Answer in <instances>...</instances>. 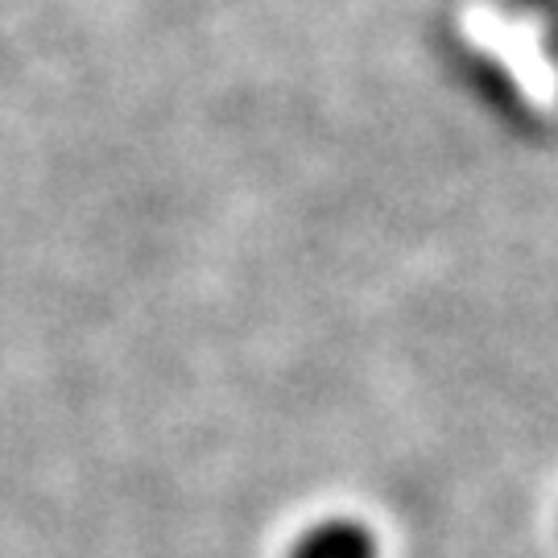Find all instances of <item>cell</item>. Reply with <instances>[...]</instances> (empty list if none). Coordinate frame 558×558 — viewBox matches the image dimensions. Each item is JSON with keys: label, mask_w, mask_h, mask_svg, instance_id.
I'll list each match as a JSON object with an SVG mask.
<instances>
[{"label": "cell", "mask_w": 558, "mask_h": 558, "mask_svg": "<svg viewBox=\"0 0 558 558\" xmlns=\"http://www.w3.org/2000/svg\"><path fill=\"white\" fill-rule=\"evenodd\" d=\"M286 558H380L377 534L356 518L311 521L299 538L290 542Z\"/></svg>", "instance_id": "cell-1"}, {"label": "cell", "mask_w": 558, "mask_h": 558, "mask_svg": "<svg viewBox=\"0 0 558 558\" xmlns=\"http://www.w3.org/2000/svg\"><path fill=\"white\" fill-rule=\"evenodd\" d=\"M550 50H555V59H558V25H555V34H550Z\"/></svg>", "instance_id": "cell-2"}]
</instances>
